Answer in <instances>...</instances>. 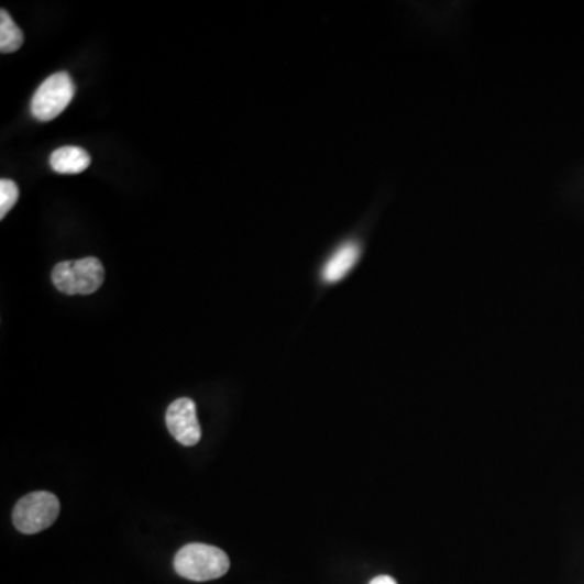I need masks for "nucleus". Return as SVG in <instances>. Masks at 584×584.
<instances>
[{
	"label": "nucleus",
	"instance_id": "nucleus-1",
	"mask_svg": "<svg viewBox=\"0 0 584 584\" xmlns=\"http://www.w3.org/2000/svg\"><path fill=\"white\" fill-rule=\"evenodd\" d=\"M228 553L214 546L187 544L174 557L177 575L190 582L203 583L221 579L229 572Z\"/></svg>",
	"mask_w": 584,
	"mask_h": 584
},
{
	"label": "nucleus",
	"instance_id": "nucleus-2",
	"mask_svg": "<svg viewBox=\"0 0 584 584\" xmlns=\"http://www.w3.org/2000/svg\"><path fill=\"white\" fill-rule=\"evenodd\" d=\"M53 283L67 296H88L97 293L104 283V266L95 257L57 263L53 269Z\"/></svg>",
	"mask_w": 584,
	"mask_h": 584
},
{
	"label": "nucleus",
	"instance_id": "nucleus-3",
	"mask_svg": "<svg viewBox=\"0 0 584 584\" xmlns=\"http://www.w3.org/2000/svg\"><path fill=\"white\" fill-rule=\"evenodd\" d=\"M60 514V502L46 491L32 492L20 498L13 510V525L23 535H36L51 528Z\"/></svg>",
	"mask_w": 584,
	"mask_h": 584
},
{
	"label": "nucleus",
	"instance_id": "nucleus-4",
	"mask_svg": "<svg viewBox=\"0 0 584 584\" xmlns=\"http://www.w3.org/2000/svg\"><path fill=\"white\" fill-rule=\"evenodd\" d=\"M75 97V84L67 71H57L43 81L32 99V114L40 122H51L63 114Z\"/></svg>",
	"mask_w": 584,
	"mask_h": 584
},
{
	"label": "nucleus",
	"instance_id": "nucleus-5",
	"mask_svg": "<svg viewBox=\"0 0 584 584\" xmlns=\"http://www.w3.org/2000/svg\"><path fill=\"white\" fill-rule=\"evenodd\" d=\"M167 429L170 436L184 447H194L200 442L201 427L197 418L194 399L179 398L170 403L166 412Z\"/></svg>",
	"mask_w": 584,
	"mask_h": 584
},
{
	"label": "nucleus",
	"instance_id": "nucleus-6",
	"mask_svg": "<svg viewBox=\"0 0 584 584\" xmlns=\"http://www.w3.org/2000/svg\"><path fill=\"white\" fill-rule=\"evenodd\" d=\"M359 257H361V247L356 242H346L341 245L328 262L324 263L322 269V279L324 283H338L354 268Z\"/></svg>",
	"mask_w": 584,
	"mask_h": 584
},
{
	"label": "nucleus",
	"instance_id": "nucleus-7",
	"mask_svg": "<svg viewBox=\"0 0 584 584\" xmlns=\"http://www.w3.org/2000/svg\"><path fill=\"white\" fill-rule=\"evenodd\" d=\"M49 164L57 174L75 176V174L84 173L90 167L91 158L84 148L63 146L51 155Z\"/></svg>",
	"mask_w": 584,
	"mask_h": 584
},
{
	"label": "nucleus",
	"instance_id": "nucleus-8",
	"mask_svg": "<svg viewBox=\"0 0 584 584\" xmlns=\"http://www.w3.org/2000/svg\"><path fill=\"white\" fill-rule=\"evenodd\" d=\"M23 46V33L5 9L0 10V51L15 53Z\"/></svg>",
	"mask_w": 584,
	"mask_h": 584
},
{
	"label": "nucleus",
	"instance_id": "nucleus-9",
	"mask_svg": "<svg viewBox=\"0 0 584 584\" xmlns=\"http://www.w3.org/2000/svg\"><path fill=\"white\" fill-rule=\"evenodd\" d=\"M20 190L13 180H0V218H5L7 213L12 210L13 205L19 200Z\"/></svg>",
	"mask_w": 584,
	"mask_h": 584
},
{
	"label": "nucleus",
	"instance_id": "nucleus-10",
	"mask_svg": "<svg viewBox=\"0 0 584 584\" xmlns=\"http://www.w3.org/2000/svg\"><path fill=\"white\" fill-rule=\"evenodd\" d=\"M368 584H398L395 582V580L392 579V576L382 575L377 576V579L372 580Z\"/></svg>",
	"mask_w": 584,
	"mask_h": 584
}]
</instances>
